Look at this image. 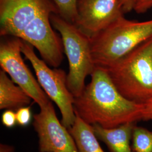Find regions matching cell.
I'll use <instances>...</instances> for the list:
<instances>
[{
	"instance_id": "obj_1",
	"label": "cell",
	"mask_w": 152,
	"mask_h": 152,
	"mask_svg": "<svg viewBox=\"0 0 152 152\" xmlns=\"http://www.w3.org/2000/svg\"><path fill=\"white\" fill-rule=\"evenodd\" d=\"M54 14L59 10L53 0H0V35L31 44L50 66L56 68L63 59L64 48L52 28Z\"/></svg>"
},
{
	"instance_id": "obj_2",
	"label": "cell",
	"mask_w": 152,
	"mask_h": 152,
	"mask_svg": "<svg viewBox=\"0 0 152 152\" xmlns=\"http://www.w3.org/2000/svg\"><path fill=\"white\" fill-rule=\"evenodd\" d=\"M90 76V83L74 99L76 115L90 125L105 129L142 120L143 104L122 95L104 68L96 66Z\"/></svg>"
},
{
	"instance_id": "obj_3",
	"label": "cell",
	"mask_w": 152,
	"mask_h": 152,
	"mask_svg": "<svg viewBox=\"0 0 152 152\" xmlns=\"http://www.w3.org/2000/svg\"><path fill=\"white\" fill-rule=\"evenodd\" d=\"M104 69L122 95L146 103L152 99V37Z\"/></svg>"
},
{
	"instance_id": "obj_4",
	"label": "cell",
	"mask_w": 152,
	"mask_h": 152,
	"mask_svg": "<svg viewBox=\"0 0 152 152\" xmlns=\"http://www.w3.org/2000/svg\"><path fill=\"white\" fill-rule=\"evenodd\" d=\"M152 37V20L137 22L120 17L90 39L95 66L107 68Z\"/></svg>"
},
{
	"instance_id": "obj_5",
	"label": "cell",
	"mask_w": 152,
	"mask_h": 152,
	"mask_svg": "<svg viewBox=\"0 0 152 152\" xmlns=\"http://www.w3.org/2000/svg\"><path fill=\"white\" fill-rule=\"evenodd\" d=\"M53 27L61 35L64 50L69 64L66 76L67 86L75 98L79 96L85 87V79L95 68L92 59L90 39L71 22L58 14L51 16Z\"/></svg>"
},
{
	"instance_id": "obj_6",
	"label": "cell",
	"mask_w": 152,
	"mask_h": 152,
	"mask_svg": "<svg viewBox=\"0 0 152 152\" xmlns=\"http://www.w3.org/2000/svg\"><path fill=\"white\" fill-rule=\"evenodd\" d=\"M22 53L31 63L40 86L59 109L62 124L69 129L73 125L76 115L73 106L75 97L66 84L67 75L61 69L50 68L44 60L38 58L32 45L23 40Z\"/></svg>"
},
{
	"instance_id": "obj_7",
	"label": "cell",
	"mask_w": 152,
	"mask_h": 152,
	"mask_svg": "<svg viewBox=\"0 0 152 152\" xmlns=\"http://www.w3.org/2000/svg\"><path fill=\"white\" fill-rule=\"evenodd\" d=\"M22 42L20 38L14 37H8L1 42L0 65L41 108L50 102V98L24 61L21 55Z\"/></svg>"
},
{
	"instance_id": "obj_8",
	"label": "cell",
	"mask_w": 152,
	"mask_h": 152,
	"mask_svg": "<svg viewBox=\"0 0 152 152\" xmlns=\"http://www.w3.org/2000/svg\"><path fill=\"white\" fill-rule=\"evenodd\" d=\"M33 126L39 152H78L73 137L58 119L51 102L34 115Z\"/></svg>"
},
{
	"instance_id": "obj_9",
	"label": "cell",
	"mask_w": 152,
	"mask_h": 152,
	"mask_svg": "<svg viewBox=\"0 0 152 152\" xmlns=\"http://www.w3.org/2000/svg\"><path fill=\"white\" fill-rule=\"evenodd\" d=\"M76 10L74 24L90 39L125 14L120 0H77Z\"/></svg>"
},
{
	"instance_id": "obj_10",
	"label": "cell",
	"mask_w": 152,
	"mask_h": 152,
	"mask_svg": "<svg viewBox=\"0 0 152 152\" xmlns=\"http://www.w3.org/2000/svg\"><path fill=\"white\" fill-rule=\"evenodd\" d=\"M137 122H128L112 129L92 125L98 140L107 145L110 152H134L131 147L133 130Z\"/></svg>"
},
{
	"instance_id": "obj_11",
	"label": "cell",
	"mask_w": 152,
	"mask_h": 152,
	"mask_svg": "<svg viewBox=\"0 0 152 152\" xmlns=\"http://www.w3.org/2000/svg\"><path fill=\"white\" fill-rule=\"evenodd\" d=\"M32 99L22 88L16 85L7 75L0 71V109L16 110L29 106Z\"/></svg>"
},
{
	"instance_id": "obj_12",
	"label": "cell",
	"mask_w": 152,
	"mask_h": 152,
	"mask_svg": "<svg viewBox=\"0 0 152 152\" xmlns=\"http://www.w3.org/2000/svg\"><path fill=\"white\" fill-rule=\"evenodd\" d=\"M68 130L75 141L78 152H105L98 141L92 125L78 115H76L73 125Z\"/></svg>"
},
{
	"instance_id": "obj_13",
	"label": "cell",
	"mask_w": 152,
	"mask_h": 152,
	"mask_svg": "<svg viewBox=\"0 0 152 152\" xmlns=\"http://www.w3.org/2000/svg\"><path fill=\"white\" fill-rule=\"evenodd\" d=\"M131 147L134 152H152V131L136 125L132 132Z\"/></svg>"
},
{
	"instance_id": "obj_14",
	"label": "cell",
	"mask_w": 152,
	"mask_h": 152,
	"mask_svg": "<svg viewBox=\"0 0 152 152\" xmlns=\"http://www.w3.org/2000/svg\"><path fill=\"white\" fill-rule=\"evenodd\" d=\"M57 6L59 14L66 20L75 23L77 15V0H53Z\"/></svg>"
},
{
	"instance_id": "obj_15",
	"label": "cell",
	"mask_w": 152,
	"mask_h": 152,
	"mask_svg": "<svg viewBox=\"0 0 152 152\" xmlns=\"http://www.w3.org/2000/svg\"><path fill=\"white\" fill-rule=\"evenodd\" d=\"M17 124L22 127L29 125L32 120V114L30 106L23 107L16 110Z\"/></svg>"
},
{
	"instance_id": "obj_16",
	"label": "cell",
	"mask_w": 152,
	"mask_h": 152,
	"mask_svg": "<svg viewBox=\"0 0 152 152\" xmlns=\"http://www.w3.org/2000/svg\"><path fill=\"white\" fill-rule=\"evenodd\" d=\"M2 123L7 128H12L17 124L16 112L13 110L7 109L2 114Z\"/></svg>"
},
{
	"instance_id": "obj_17",
	"label": "cell",
	"mask_w": 152,
	"mask_h": 152,
	"mask_svg": "<svg viewBox=\"0 0 152 152\" xmlns=\"http://www.w3.org/2000/svg\"><path fill=\"white\" fill-rule=\"evenodd\" d=\"M152 8V0H136L134 10L137 14H144Z\"/></svg>"
},
{
	"instance_id": "obj_18",
	"label": "cell",
	"mask_w": 152,
	"mask_h": 152,
	"mask_svg": "<svg viewBox=\"0 0 152 152\" xmlns=\"http://www.w3.org/2000/svg\"><path fill=\"white\" fill-rule=\"evenodd\" d=\"M152 120V99L143 104L142 121Z\"/></svg>"
},
{
	"instance_id": "obj_19",
	"label": "cell",
	"mask_w": 152,
	"mask_h": 152,
	"mask_svg": "<svg viewBox=\"0 0 152 152\" xmlns=\"http://www.w3.org/2000/svg\"><path fill=\"white\" fill-rule=\"evenodd\" d=\"M122 6L124 13H128L134 10L136 0H120Z\"/></svg>"
},
{
	"instance_id": "obj_20",
	"label": "cell",
	"mask_w": 152,
	"mask_h": 152,
	"mask_svg": "<svg viewBox=\"0 0 152 152\" xmlns=\"http://www.w3.org/2000/svg\"><path fill=\"white\" fill-rule=\"evenodd\" d=\"M0 152H16V151L12 145L1 143L0 144Z\"/></svg>"
},
{
	"instance_id": "obj_21",
	"label": "cell",
	"mask_w": 152,
	"mask_h": 152,
	"mask_svg": "<svg viewBox=\"0 0 152 152\" xmlns=\"http://www.w3.org/2000/svg\"></svg>"
}]
</instances>
